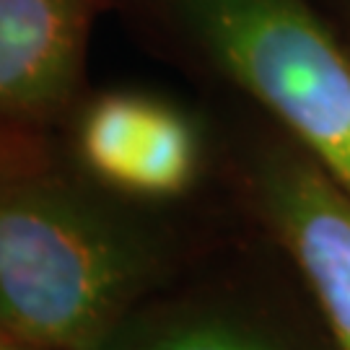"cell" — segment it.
I'll list each match as a JSON object with an SVG mask.
<instances>
[{"instance_id": "6da1fadb", "label": "cell", "mask_w": 350, "mask_h": 350, "mask_svg": "<svg viewBox=\"0 0 350 350\" xmlns=\"http://www.w3.org/2000/svg\"><path fill=\"white\" fill-rule=\"evenodd\" d=\"M195 260L176 213L146 211L75 172L44 133L0 125V338L96 350Z\"/></svg>"}, {"instance_id": "7a4b0ae2", "label": "cell", "mask_w": 350, "mask_h": 350, "mask_svg": "<svg viewBox=\"0 0 350 350\" xmlns=\"http://www.w3.org/2000/svg\"><path fill=\"white\" fill-rule=\"evenodd\" d=\"M189 47L350 192V50L306 0H163Z\"/></svg>"}, {"instance_id": "3957f363", "label": "cell", "mask_w": 350, "mask_h": 350, "mask_svg": "<svg viewBox=\"0 0 350 350\" xmlns=\"http://www.w3.org/2000/svg\"><path fill=\"white\" fill-rule=\"evenodd\" d=\"M234 185L329 342L350 350V192L280 133L239 156Z\"/></svg>"}, {"instance_id": "277c9868", "label": "cell", "mask_w": 350, "mask_h": 350, "mask_svg": "<svg viewBox=\"0 0 350 350\" xmlns=\"http://www.w3.org/2000/svg\"><path fill=\"white\" fill-rule=\"evenodd\" d=\"M65 159L91 185L146 211L176 213L208 185L213 148L205 125L182 104L109 88L68 114Z\"/></svg>"}, {"instance_id": "5b68a950", "label": "cell", "mask_w": 350, "mask_h": 350, "mask_svg": "<svg viewBox=\"0 0 350 350\" xmlns=\"http://www.w3.org/2000/svg\"><path fill=\"white\" fill-rule=\"evenodd\" d=\"M96 350H335L304 291L189 278L146 299Z\"/></svg>"}, {"instance_id": "8992f818", "label": "cell", "mask_w": 350, "mask_h": 350, "mask_svg": "<svg viewBox=\"0 0 350 350\" xmlns=\"http://www.w3.org/2000/svg\"><path fill=\"white\" fill-rule=\"evenodd\" d=\"M112 0H0V125L65 122L83 99L86 55Z\"/></svg>"}, {"instance_id": "52a82bcc", "label": "cell", "mask_w": 350, "mask_h": 350, "mask_svg": "<svg viewBox=\"0 0 350 350\" xmlns=\"http://www.w3.org/2000/svg\"><path fill=\"white\" fill-rule=\"evenodd\" d=\"M0 350H26V348H21V345H16V342H8V340L0 338Z\"/></svg>"}]
</instances>
